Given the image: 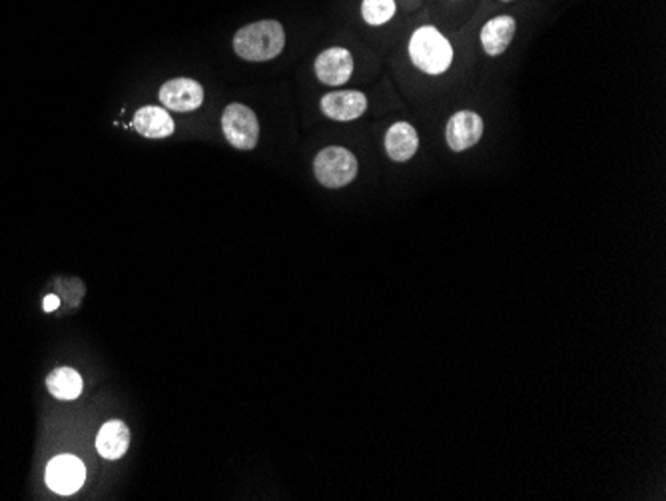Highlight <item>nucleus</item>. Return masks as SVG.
<instances>
[{"label": "nucleus", "instance_id": "1", "mask_svg": "<svg viewBox=\"0 0 666 501\" xmlns=\"http://www.w3.org/2000/svg\"><path fill=\"white\" fill-rule=\"evenodd\" d=\"M286 47V32L276 20H259V23L239 28L234 37V50L239 59L249 62H264L276 59Z\"/></svg>", "mask_w": 666, "mask_h": 501}, {"label": "nucleus", "instance_id": "2", "mask_svg": "<svg viewBox=\"0 0 666 501\" xmlns=\"http://www.w3.org/2000/svg\"><path fill=\"white\" fill-rule=\"evenodd\" d=\"M409 57L415 67L428 74H443L451 67L453 50L435 27H421L409 40Z\"/></svg>", "mask_w": 666, "mask_h": 501}, {"label": "nucleus", "instance_id": "3", "mask_svg": "<svg viewBox=\"0 0 666 501\" xmlns=\"http://www.w3.org/2000/svg\"><path fill=\"white\" fill-rule=\"evenodd\" d=\"M315 178L325 188H344L357 176V160L342 146L323 148L313 162Z\"/></svg>", "mask_w": 666, "mask_h": 501}, {"label": "nucleus", "instance_id": "4", "mask_svg": "<svg viewBox=\"0 0 666 501\" xmlns=\"http://www.w3.org/2000/svg\"><path fill=\"white\" fill-rule=\"evenodd\" d=\"M222 130L234 148L252 150L259 138V123L252 108L239 102L230 104L222 114Z\"/></svg>", "mask_w": 666, "mask_h": 501}, {"label": "nucleus", "instance_id": "5", "mask_svg": "<svg viewBox=\"0 0 666 501\" xmlns=\"http://www.w3.org/2000/svg\"><path fill=\"white\" fill-rule=\"evenodd\" d=\"M86 479V467L76 455H57L47 467V484L54 494L72 496Z\"/></svg>", "mask_w": 666, "mask_h": 501}, {"label": "nucleus", "instance_id": "6", "mask_svg": "<svg viewBox=\"0 0 666 501\" xmlns=\"http://www.w3.org/2000/svg\"><path fill=\"white\" fill-rule=\"evenodd\" d=\"M160 102L176 112L198 111L204 102V89L192 79H174L164 82L160 89Z\"/></svg>", "mask_w": 666, "mask_h": 501}, {"label": "nucleus", "instance_id": "7", "mask_svg": "<svg viewBox=\"0 0 666 501\" xmlns=\"http://www.w3.org/2000/svg\"><path fill=\"white\" fill-rule=\"evenodd\" d=\"M483 136V120L471 111H461L451 116L445 128L447 144L455 152L475 146Z\"/></svg>", "mask_w": 666, "mask_h": 501}, {"label": "nucleus", "instance_id": "8", "mask_svg": "<svg viewBox=\"0 0 666 501\" xmlns=\"http://www.w3.org/2000/svg\"><path fill=\"white\" fill-rule=\"evenodd\" d=\"M354 72V59L345 48H327L315 60V74L320 82L330 86H342Z\"/></svg>", "mask_w": 666, "mask_h": 501}, {"label": "nucleus", "instance_id": "9", "mask_svg": "<svg viewBox=\"0 0 666 501\" xmlns=\"http://www.w3.org/2000/svg\"><path fill=\"white\" fill-rule=\"evenodd\" d=\"M322 111L327 118L347 123V120H355L367 111V96L357 91L330 92L322 98Z\"/></svg>", "mask_w": 666, "mask_h": 501}, {"label": "nucleus", "instance_id": "10", "mask_svg": "<svg viewBox=\"0 0 666 501\" xmlns=\"http://www.w3.org/2000/svg\"><path fill=\"white\" fill-rule=\"evenodd\" d=\"M130 445V430L124 421H106L96 435V450L106 460H120Z\"/></svg>", "mask_w": 666, "mask_h": 501}, {"label": "nucleus", "instance_id": "11", "mask_svg": "<svg viewBox=\"0 0 666 501\" xmlns=\"http://www.w3.org/2000/svg\"><path fill=\"white\" fill-rule=\"evenodd\" d=\"M418 148H419V136H418V130H415L411 124L397 123L387 130L386 150L391 160L407 162L409 158L415 156Z\"/></svg>", "mask_w": 666, "mask_h": 501}, {"label": "nucleus", "instance_id": "12", "mask_svg": "<svg viewBox=\"0 0 666 501\" xmlns=\"http://www.w3.org/2000/svg\"><path fill=\"white\" fill-rule=\"evenodd\" d=\"M134 128L146 138H168L174 134V120L164 108L144 106L134 114Z\"/></svg>", "mask_w": 666, "mask_h": 501}, {"label": "nucleus", "instance_id": "13", "mask_svg": "<svg viewBox=\"0 0 666 501\" xmlns=\"http://www.w3.org/2000/svg\"><path fill=\"white\" fill-rule=\"evenodd\" d=\"M513 35H515V18L497 16L483 27L481 30V45L489 57H499L511 45Z\"/></svg>", "mask_w": 666, "mask_h": 501}, {"label": "nucleus", "instance_id": "14", "mask_svg": "<svg viewBox=\"0 0 666 501\" xmlns=\"http://www.w3.org/2000/svg\"><path fill=\"white\" fill-rule=\"evenodd\" d=\"M47 388L57 400L72 401L82 394V378L72 368H58L47 378Z\"/></svg>", "mask_w": 666, "mask_h": 501}, {"label": "nucleus", "instance_id": "15", "mask_svg": "<svg viewBox=\"0 0 666 501\" xmlns=\"http://www.w3.org/2000/svg\"><path fill=\"white\" fill-rule=\"evenodd\" d=\"M362 13L367 25L379 27L396 15V3L393 0H364Z\"/></svg>", "mask_w": 666, "mask_h": 501}, {"label": "nucleus", "instance_id": "16", "mask_svg": "<svg viewBox=\"0 0 666 501\" xmlns=\"http://www.w3.org/2000/svg\"><path fill=\"white\" fill-rule=\"evenodd\" d=\"M58 304H60L58 296H54V293H50V296L45 298V312H54V310L58 308Z\"/></svg>", "mask_w": 666, "mask_h": 501}]
</instances>
